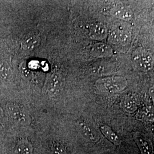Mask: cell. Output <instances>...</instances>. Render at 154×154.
Instances as JSON below:
<instances>
[{
    "mask_svg": "<svg viewBox=\"0 0 154 154\" xmlns=\"http://www.w3.org/2000/svg\"><path fill=\"white\" fill-rule=\"evenodd\" d=\"M127 85L126 79L122 77H106L99 79L96 82L97 88L107 93L119 92L126 88Z\"/></svg>",
    "mask_w": 154,
    "mask_h": 154,
    "instance_id": "6da1fadb",
    "label": "cell"
},
{
    "mask_svg": "<svg viewBox=\"0 0 154 154\" xmlns=\"http://www.w3.org/2000/svg\"><path fill=\"white\" fill-rule=\"evenodd\" d=\"M132 60L135 66L141 71L148 72L153 67V57L145 50L139 49L134 51Z\"/></svg>",
    "mask_w": 154,
    "mask_h": 154,
    "instance_id": "7a4b0ae2",
    "label": "cell"
},
{
    "mask_svg": "<svg viewBox=\"0 0 154 154\" xmlns=\"http://www.w3.org/2000/svg\"><path fill=\"white\" fill-rule=\"evenodd\" d=\"M88 32L89 36L94 39L100 40L105 38L107 34V29L101 23L95 22L88 26Z\"/></svg>",
    "mask_w": 154,
    "mask_h": 154,
    "instance_id": "3957f363",
    "label": "cell"
},
{
    "mask_svg": "<svg viewBox=\"0 0 154 154\" xmlns=\"http://www.w3.org/2000/svg\"><path fill=\"white\" fill-rule=\"evenodd\" d=\"M41 38L37 33L31 32L26 34L21 41V46L26 50H32L38 46Z\"/></svg>",
    "mask_w": 154,
    "mask_h": 154,
    "instance_id": "277c9868",
    "label": "cell"
},
{
    "mask_svg": "<svg viewBox=\"0 0 154 154\" xmlns=\"http://www.w3.org/2000/svg\"><path fill=\"white\" fill-rule=\"evenodd\" d=\"M114 70V66L106 62H99L91 66L90 72L94 75H103L111 73Z\"/></svg>",
    "mask_w": 154,
    "mask_h": 154,
    "instance_id": "5b68a950",
    "label": "cell"
},
{
    "mask_svg": "<svg viewBox=\"0 0 154 154\" xmlns=\"http://www.w3.org/2000/svg\"><path fill=\"white\" fill-rule=\"evenodd\" d=\"M111 16L123 20H129L132 17L133 14L131 9L124 6H115L110 11Z\"/></svg>",
    "mask_w": 154,
    "mask_h": 154,
    "instance_id": "8992f818",
    "label": "cell"
},
{
    "mask_svg": "<svg viewBox=\"0 0 154 154\" xmlns=\"http://www.w3.org/2000/svg\"><path fill=\"white\" fill-rule=\"evenodd\" d=\"M6 110L9 116L16 121H22L26 118L25 114L20 107L15 103H8L6 106Z\"/></svg>",
    "mask_w": 154,
    "mask_h": 154,
    "instance_id": "52a82bcc",
    "label": "cell"
},
{
    "mask_svg": "<svg viewBox=\"0 0 154 154\" xmlns=\"http://www.w3.org/2000/svg\"><path fill=\"white\" fill-rule=\"evenodd\" d=\"M61 87V78L57 74H53L49 79L48 86V92L50 97L57 95Z\"/></svg>",
    "mask_w": 154,
    "mask_h": 154,
    "instance_id": "ba28073f",
    "label": "cell"
},
{
    "mask_svg": "<svg viewBox=\"0 0 154 154\" xmlns=\"http://www.w3.org/2000/svg\"><path fill=\"white\" fill-rule=\"evenodd\" d=\"M91 54L95 57H107L111 54L112 50L109 45L105 44L94 45L91 49Z\"/></svg>",
    "mask_w": 154,
    "mask_h": 154,
    "instance_id": "9c48e42d",
    "label": "cell"
},
{
    "mask_svg": "<svg viewBox=\"0 0 154 154\" xmlns=\"http://www.w3.org/2000/svg\"><path fill=\"white\" fill-rule=\"evenodd\" d=\"M110 40L114 44H125L129 41L128 34L120 30L113 31L110 34Z\"/></svg>",
    "mask_w": 154,
    "mask_h": 154,
    "instance_id": "30bf717a",
    "label": "cell"
},
{
    "mask_svg": "<svg viewBox=\"0 0 154 154\" xmlns=\"http://www.w3.org/2000/svg\"><path fill=\"white\" fill-rule=\"evenodd\" d=\"M33 146L27 139H21L17 144L14 149L15 154H32Z\"/></svg>",
    "mask_w": 154,
    "mask_h": 154,
    "instance_id": "8fae6325",
    "label": "cell"
},
{
    "mask_svg": "<svg viewBox=\"0 0 154 154\" xmlns=\"http://www.w3.org/2000/svg\"><path fill=\"white\" fill-rule=\"evenodd\" d=\"M100 129L105 137L109 139L110 142L114 143L115 145L121 144V140L110 127L106 125H102L100 127Z\"/></svg>",
    "mask_w": 154,
    "mask_h": 154,
    "instance_id": "7c38bea8",
    "label": "cell"
},
{
    "mask_svg": "<svg viewBox=\"0 0 154 154\" xmlns=\"http://www.w3.org/2000/svg\"><path fill=\"white\" fill-rule=\"evenodd\" d=\"M135 140L137 143L142 154H153L151 147L146 139L138 136L135 138Z\"/></svg>",
    "mask_w": 154,
    "mask_h": 154,
    "instance_id": "4fadbf2b",
    "label": "cell"
},
{
    "mask_svg": "<svg viewBox=\"0 0 154 154\" xmlns=\"http://www.w3.org/2000/svg\"><path fill=\"white\" fill-rule=\"evenodd\" d=\"M12 76L10 66L5 62H0V77L4 79H9Z\"/></svg>",
    "mask_w": 154,
    "mask_h": 154,
    "instance_id": "5bb4252c",
    "label": "cell"
},
{
    "mask_svg": "<svg viewBox=\"0 0 154 154\" xmlns=\"http://www.w3.org/2000/svg\"><path fill=\"white\" fill-rule=\"evenodd\" d=\"M81 128L83 135L86 139L91 142H96L98 140L97 138L95 137L93 130L85 124H81Z\"/></svg>",
    "mask_w": 154,
    "mask_h": 154,
    "instance_id": "9a60e30c",
    "label": "cell"
},
{
    "mask_svg": "<svg viewBox=\"0 0 154 154\" xmlns=\"http://www.w3.org/2000/svg\"><path fill=\"white\" fill-rule=\"evenodd\" d=\"M137 103L135 100L131 97H127L124 100V108L127 111L132 112L137 109Z\"/></svg>",
    "mask_w": 154,
    "mask_h": 154,
    "instance_id": "2e32d148",
    "label": "cell"
},
{
    "mask_svg": "<svg viewBox=\"0 0 154 154\" xmlns=\"http://www.w3.org/2000/svg\"><path fill=\"white\" fill-rule=\"evenodd\" d=\"M49 154H66V152L62 146L55 144L50 149Z\"/></svg>",
    "mask_w": 154,
    "mask_h": 154,
    "instance_id": "e0dca14e",
    "label": "cell"
},
{
    "mask_svg": "<svg viewBox=\"0 0 154 154\" xmlns=\"http://www.w3.org/2000/svg\"><path fill=\"white\" fill-rule=\"evenodd\" d=\"M4 116V111L2 109V108L0 107V119H1Z\"/></svg>",
    "mask_w": 154,
    "mask_h": 154,
    "instance_id": "ac0fdd59",
    "label": "cell"
}]
</instances>
